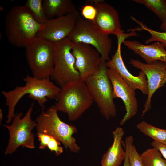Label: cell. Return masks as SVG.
<instances>
[{
  "label": "cell",
  "mask_w": 166,
  "mask_h": 166,
  "mask_svg": "<svg viewBox=\"0 0 166 166\" xmlns=\"http://www.w3.org/2000/svg\"><path fill=\"white\" fill-rule=\"evenodd\" d=\"M23 80L25 82L23 86H17L13 90L2 91L8 107L7 124L10 123L13 118L15 107L25 95L27 94L29 98L36 101L44 109L47 98L56 100L60 90V88L51 81L50 78L40 79L27 75L23 78Z\"/></svg>",
  "instance_id": "1"
},
{
  "label": "cell",
  "mask_w": 166,
  "mask_h": 166,
  "mask_svg": "<svg viewBox=\"0 0 166 166\" xmlns=\"http://www.w3.org/2000/svg\"><path fill=\"white\" fill-rule=\"evenodd\" d=\"M4 24L8 41L20 47H25L44 25L37 22L24 5L15 6L11 8L6 15Z\"/></svg>",
  "instance_id": "2"
},
{
  "label": "cell",
  "mask_w": 166,
  "mask_h": 166,
  "mask_svg": "<svg viewBox=\"0 0 166 166\" xmlns=\"http://www.w3.org/2000/svg\"><path fill=\"white\" fill-rule=\"evenodd\" d=\"M55 104L57 111L66 113L70 121L76 120L92 105V97L85 81L79 80L60 88Z\"/></svg>",
  "instance_id": "3"
},
{
  "label": "cell",
  "mask_w": 166,
  "mask_h": 166,
  "mask_svg": "<svg viewBox=\"0 0 166 166\" xmlns=\"http://www.w3.org/2000/svg\"><path fill=\"white\" fill-rule=\"evenodd\" d=\"M58 111L54 105L49 107L36 118L35 122L37 132L48 134L61 142L66 148L72 152L78 153L80 148L76 143L73 135L76 133L77 129L73 125L69 124L60 119Z\"/></svg>",
  "instance_id": "4"
},
{
  "label": "cell",
  "mask_w": 166,
  "mask_h": 166,
  "mask_svg": "<svg viewBox=\"0 0 166 166\" xmlns=\"http://www.w3.org/2000/svg\"><path fill=\"white\" fill-rule=\"evenodd\" d=\"M106 61L101 60L98 70L84 81L100 113L106 120L116 115L113 97V86L107 73Z\"/></svg>",
  "instance_id": "5"
},
{
  "label": "cell",
  "mask_w": 166,
  "mask_h": 166,
  "mask_svg": "<svg viewBox=\"0 0 166 166\" xmlns=\"http://www.w3.org/2000/svg\"><path fill=\"white\" fill-rule=\"evenodd\" d=\"M25 48L26 58L33 76L50 78L54 67V43L36 36Z\"/></svg>",
  "instance_id": "6"
},
{
  "label": "cell",
  "mask_w": 166,
  "mask_h": 166,
  "mask_svg": "<svg viewBox=\"0 0 166 166\" xmlns=\"http://www.w3.org/2000/svg\"><path fill=\"white\" fill-rule=\"evenodd\" d=\"M54 67L50 78L62 87L70 82L80 80L72 53V42L68 37L53 43Z\"/></svg>",
  "instance_id": "7"
},
{
  "label": "cell",
  "mask_w": 166,
  "mask_h": 166,
  "mask_svg": "<svg viewBox=\"0 0 166 166\" xmlns=\"http://www.w3.org/2000/svg\"><path fill=\"white\" fill-rule=\"evenodd\" d=\"M68 37L72 42L83 43L93 47L100 53L102 60L110 59L112 40L108 35L102 32L92 21L79 16Z\"/></svg>",
  "instance_id": "8"
},
{
  "label": "cell",
  "mask_w": 166,
  "mask_h": 166,
  "mask_svg": "<svg viewBox=\"0 0 166 166\" xmlns=\"http://www.w3.org/2000/svg\"><path fill=\"white\" fill-rule=\"evenodd\" d=\"M33 105L32 103L23 118H21L22 113L15 114L11 125H4L8 129L10 134L5 154H12L20 146L30 149L35 148V135L31 132L37 125L31 117Z\"/></svg>",
  "instance_id": "9"
},
{
  "label": "cell",
  "mask_w": 166,
  "mask_h": 166,
  "mask_svg": "<svg viewBox=\"0 0 166 166\" xmlns=\"http://www.w3.org/2000/svg\"><path fill=\"white\" fill-rule=\"evenodd\" d=\"M129 64L140 69L146 77L148 93L142 112L144 115L151 108V98L154 93L166 84V64L159 61L148 64L133 59H130Z\"/></svg>",
  "instance_id": "10"
},
{
  "label": "cell",
  "mask_w": 166,
  "mask_h": 166,
  "mask_svg": "<svg viewBox=\"0 0 166 166\" xmlns=\"http://www.w3.org/2000/svg\"><path fill=\"white\" fill-rule=\"evenodd\" d=\"M72 53L81 80L84 81L99 69L102 60L101 56L92 46L83 43L72 42Z\"/></svg>",
  "instance_id": "11"
},
{
  "label": "cell",
  "mask_w": 166,
  "mask_h": 166,
  "mask_svg": "<svg viewBox=\"0 0 166 166\" xmlns=\"http://www.w3.org/2000/svg\"><path fill=\"white\" fill-rule=\"evenodd\" d=\"M107 73L113 86V97L119 98L123 101L126 113L120 122L122 125L137 113L138 101L135 90L124 81L119 74L115 70L107 68Z\"/></svg>",
  "instance_id": "12"
},
{
  "label": "cell",
  "mask_w": 166,
  "mask_h": 166,
  "mask_svg": "<svg viewBox=\"0 0 166 166\" xmlns=\"http://www.w3.org/2000/svg\"><path fill=\"white\" fill-rule=\"evenodd\" d=\"M77 10L62 16L49 19L36 36L53 43L68 37L79 17Z\"/></svg>",
  "instance_id": "13"
},
{
  "label": "cell",
  "mask_w": 166,
  "mask_h": 166,
  "mask_svg": "<svg viewBox=\"0 0 166 166\" xmlns=\"http://www.w3.org/2000/svg\"><path fill=\"white\" fill-rule=\"evenodd\" d=\"M103 0L86 1L88 4L93 5L97 13L93 23L102 32L109 35L113 34L116 37L123 32L120 22L119 14L111 5Z\"/></svg>",
  "instance_id": "14"
},
{
  "label": "cell",
  "mask_w": 166,
  "mask_h": 166,
  "mask_svg": "<svg viewBox=\"0 0 166 166\" xmlns=\"http://www.w3.org/2000/svg\"><path fill=\"white\" fill-rule=\"evenodd\" d=\"M121 46L117 45V49L111 58L106 61L108 68L116 70L124 81L135 90H140L145 95H148V90L146 77L140 71L139 75L135 76L132 74L127 69L121 55Z\"/></svg>",
  "instance_id": "15"
},
{
  "label": "cell",
  "mask_w": 166,
  "mask_h": 166,
  "mask_svg": "<svg viewBox=\"0 0 166 166\" xmlns=\"http://www.w3.org/2000/svg\"><path fill=\"white\" fill-rule=\"evenodd\" d=\"M123 43L143 58L146 63L151 64L159 61L166 64L165 47L159 42L145 45L136 40H125Z\"/></svg>",
  "instance_id": "16"
},
{
  "label": "cell",
  "mask_w": 166,
  "mask_h": 166,
  "mask_svg": "<svg viewBox=\"0 0 166 166\" xmlns=\"http://www.w3.org/2000/svg\"><path fill=\"white\" fill-rule=\"evenodd\" d=\"M112 133L113 143L102 156L101 166H119L124 160L125 151L123 149L122 138L124 132L121 127H117Z\"/></svg>",
  "instance_id": "17"
},
{
  "label": "cell",
  "mask_w": 166,
  "mask_h": 166,
  "mask_svg": "<svg viewBox=\"0 0 166 166\" xmlns=\"http://www.w3.org/2000/svg\"><path fill=\"white\" fill-rule=\"evenodd\" d=\"M43 6L48 19L61 17L77 10L71 0H44Z\"/></svg>",
  "instance_id": "18"
},
{
  "label": "cell",
  "mask_w": 166,
  "mask_h": 166,
  "mask_svg": "<svg viewBox=\"0 0 166 166\" xmlns=\"http://www.w3.org/2000/svg\"><path fill=\"white\" fill-rule=\"evenodd\" d=\"M136 127L142 133L154 141L166 144V129L156 127L144 121L138 123Z\"/></svg>",
  "instance_id": "19"
},
{
  "label": "cell",
  "mask_w": 166,
  "mask_h": 166,
  "mask_svg": "<svg viewBox=\"0 0 166 166\" xmlns=\"http://www.w3.org/2000/svg\"><path fill=\"white\" fill-rule=\"evenodd\" d=\"M43 2L42 0H27L24 6L29 10L37 22L44 25L49 19L44 11Z\"/></svg>",
  "instance_id": "20"
},
{
  "label": "cell",
  "mask_w": 166,
  "mask_h": 166,
  "mask_svg": "<svg viewBox=\"0 0 166 166\" xmlns=\"http://www.w3.org/2000/svg\"><path fill=\"white\" fill-rule=\"evenodd\" d=\"M140 155L144 166H166V160L155 148L147 149Z\"/></svg>",
  "instance_id": "21"
},
{
  "label": "cell",
  "mask_w": 166,
  "mask_h": 166,
  "mask_svg": "<svg viewBox=\"0 0 166 166\" xmlns=\"http://www.w3.org/2000/svg\"><path fill=\"white\" fill-rule=\"evenodd\" d=\"M133 1L144 5L153 12L160 20L162 23L166 22V0H134Z\"/></svg>",
  "instance_id": "22"
},
{
  "label": "cell",
  "mask_w": 166,
  "mask_h": 166,
  "mask_svg": "<svg viewBox=\"0 0 166 166\" xmlns=\"http://www.w3.org/2000/svg\"><path fill=\"white\" fill-rule=\"evenodd\" d=\"M132 18L140 26V27L130 29L129 31H141L143 30H146L150 34L151 36L145 41V44H148L153 42H159L166 47V31L159 32L153 30L134 17H132Z\"/></svg>",
  "instance_id": "23"
},
{
  "label": "cell",
  "mask_w": 166,
  "mask_h": 166,
  "mask_svg": "<svg viewBox=\"0 0 166 166\" xmlns=\"http://www.w3.org/2000/svg\"><path fill=\"white\" fill-rule=\"evenodd\" d=\"M133 137L129 136L126 137L123 144L125 147V151L128 154L130 166H144L140 155L133 144Z\"/></svg>",
  "instance_id": "24"
},
{
  "label": "cell",
  "mask_w": 166,
  "mask_h": 166,
  "mask_svg": "<svg viewBox=\"0 0 166 166\" xmlns=\"http://www.w3.org/2000/svg\"><path fill=\"white\" fill-rule=\"evenodd\" d=\"M97 13L96 7L93 5L87 4L82 7L81 14L84 19L93 22L95 19Z\"/></svg>",
  "instance_id": "25"
},
{
  "label": "cell",
  "mask_w": 166,
  "mask_h": 166,
  "mask_svg": "<svg viewBox=\"0 0 166 166\" xmlns=\"http://www.w3.org/2000/svg\"><path fill=\"white\" fill-rule=\"evenodd\" d=\"M60 142L51 136L47 147L51 152H54L56 155L58 156L63 152V148L60 146Z\"/></svg>",
  "instance_id": "26"
},
{
  "label": "cell",
  "mask_w": 166,
  "mask_h": 166,
  "mask_svg": "<svg viewBox=\"0 0 166 166\" xmlns=\"http://www.w3.org/2000/svg\"><path fill=\"white\" fill-rule=\"evenodd\" d=\"M37 135L40 141L38 148L40 149H44L46 148L51 136L48 134L40 132H37Z\"/></svg>",
  "instance_id": "27"
},
{
  "label": "cell",
  "mask_w": 166,
  "mask_h": 166,
  "mask_svg": "<svg viewBox=\"0 0 166 166\" xmlns=\"http://www.w3.org/2000/svg\"><path fill=\"white\" fill-rule=\"evenodd\" d=\"M138 34L136 31H131L129 33H125L123 32L121 34L116 37L117 38V45L121 46L125 39L129 37L137 36Z\"/></svg>",
  "instance_id": "28"
},
{
  "label": "cell",
  "mask_w": 166,
  "mask_h": 166,
  "mask_svg": "<svg viewBox=\"0 0 166 166\" xmlns=\"http://www.w3.org/2000/svg\"><path fill=\"white\" fill-rule=\"evenodd\" d=\"M151 145L153 147L157 149L166 159V144L153 140L151 142Z\"/></svg>",
  "instance_id": "29"
},
{
  "label": "cell",
  "mask_w": 166,
  "mask_h": 166,
  "mask_svg": "<svg viewBox=\"0 0 166 166\" xmlns=\"http://www.w3.org/2000/svg\"><path fill=\"white\" fill-rule=\"evenodd\" d=\"M125 152L126 155L124 159L123 166H130L128 154L126 151H125Z\"/></svg>",
  "instance_id": "30"
},
{
  "label": "cell",
  "mask_w": 166,
  "mask_h": 166,
  "mask_svg": "<svg viewBox=\"0 0 166 166\" xmlns=\"http://www.w3.org/2000/svg\"><path fill=\"white\" fill-rule=\"evenodd\" d=\"M160 29L164 31H166V22L162 23L160 26Z\"/></svg>",
  "instance_id": "31"
},
{
  "label": "cell",
  "mask_w": 166,
  "mask_h": 166,
  "mask_svg": "<svg viewBox=\"0 0 166 166\" xmlns=\"http://www.w3.org/2000/svg\"><path fill=\"white\" fill-rule=\"evenodd\" d=\"M3 118V114L2 112V110H0V121L1 122V121H2Z\"/></svg>",
  "instance_id": "32"
}]
</instances>
